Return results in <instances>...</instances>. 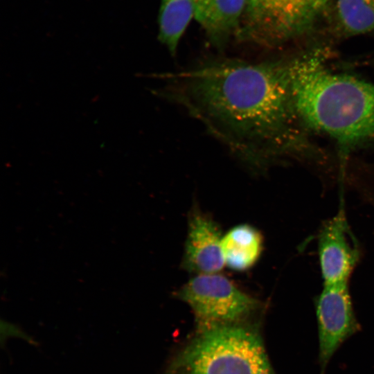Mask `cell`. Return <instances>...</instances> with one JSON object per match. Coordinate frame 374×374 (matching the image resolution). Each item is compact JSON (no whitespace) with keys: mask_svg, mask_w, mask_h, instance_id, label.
<instances>
[{"mask_svg":"<svg viewBox=\"0 0 374 374\" xmlns=\"http://www.w3.org/2000/svg\"><path fill=\"white\" fill-rule=\"evenodd\" d=\"M334 0H249L235 37L266 47L301 38L326 17Z\"/></svg>","mask_w":374,"mask_h":374,"instance_id":"obj_4","label":"cell"},{"mask_svg":"<svg viewBox=\"0 0 374 374\" xmlns=\"http://www.w3.org/2000/svg\"><path fill=\"white\" fill-rule=\"evenodd\" d=\"M326 46H314L286 60L299 122L331 136L344 155L374 139V84L331 72Z\"/></svg>","mask_w":374,"mask_h":374,"instance_id":"obj_2","label":"cell"},{"mask_svg":"<svg viewBox=\"0 0 374 374\" xmlns=\"http://www.w3.org/2000/svg\"><path fill=\"white\" fill-rule=\"evenodd\" d=\"M262 247L260 231L247 224L236 225L222 235L224 264L234 271H244L251 268L259 259Z\"/></svg>","mask_w":374,"mask_h":374,"instance_id":"obj_10","label":"cell"},{"mask_svg":"<svg viewBox=\"0 0 374 374\" xmlns=\"http://www.w3.org/2000/svg\"><path fill=\"white\" fill-rule=\"evenodd\" d=\"M163 374H275L261 335L248 321L197 331Z\"/></svg>","mask_w":374,"mask_h":374,"instance_id":"obj_3","label":"cell"},{"mask_svg":"<svg viewBox=\"0 0 374 374\" xmlns=\"http://www.w3.org/2000/svg\"><path fill=\"white\" fill-rule=\"evenodd\" d=\"M318 253L324 285H348L361 252L342 211L322 225Z\"/></svg>","mask_w":374,"mask_h":374,"instance_id":"obj_7","label":"cell"},{"mask_svg":"<svg viewBox=\"0 0 374 374\" xmlns=\"http://www.w3.org/2000/svg\"><path fill=\"white\" fill-rule=\"evenodd\" d=\"M247 4V0H194L193 17L210 43L221 50L235 36Z\"/></svg>","mask_w":374,"mask_h":374,"instance_id":"obj_9","label":"cell"},{"mask_svg":"<svg viewBox=\"0 0 374 374\" xmlns=\"http://www.w3.org/2000/svg\"><path fill=\"white\" fill-rule=\"evenodd\" d=\"M326 17L339 37L374 31V0H334Z\"/></svg>","mask_w":374,"mask_h":374,"instance_id":"obj_11","label":"cell"},{"mask_svg":"<svg viewBox=\"0 0 374 374\" xmlns=\"http://www.w3.org/2000/svg\"><path fill=\"white\" fill-rule=\"evenodd\" d=\"M194 15V0H161L158 38L171 55Z\"/></svg>","mask_w":374,"mask_h":374,"instance_id":"obj_12","label":"cell"},{"mask_svg":"<svg viewBox=\"0 0 374 374\" xmlns=\"http://www.w3.org/2000/svg\"><path fill=\"white\" fill-rule=\"evenodd\" d=\"M177 296L193 311L197 331L248 321L261 308L259 301L220 273L195 275Z\"/></svg>","mask_w":374,"mask_h":374,"instance_id":"obj_5","label":"cell"},{"mask_svg":"<svg viewBox=\"0 0 374 374\" xmlns=\"http://www.w3.org/2000/svg\"><path fill=\"white\" fill-rule=\"evenodd\" d=\"M182 267L190 273H219L225 266L220 229L216 222L199 208L190 214Z\"/></svg>","mask_w":374,"mask_h":374,"instance_id":"obj_8","label":"cell"},{"mask_svg":"<svg viewBox=\"0 0 374 374\" xmlns=\"http://www.w3.org/2000/svg\"><path fill=\"white\" fill-rule=\"evenodd\" d=\"M249 1V0H247V1Z\"/></svg>","mask_w":374,"mask_h":374,"instance_id":"obj_13","label":"cell"},{"mask_svg":"<svg viewBox=\"0 0 374 374\" xmlns=\"http://www.w3.org/2000/svg\"><path fill=\"white\" fill-rule=\"evenodd\" d=\"M159 96L182 107L249 168L305 153L286 60L211 58L161 75Z\"/></svg>","mask_w":374,"mask_h":374,"instance_id":"obj_1","label":"cell"},{"mask_svg":"<svg viewBox=\"0 0 374 374\" xmlns=\"http://www.w3.org/2000/svg\"><path fill=\"white\" fill-rule=\"evenodd\" d=\"M319 329V359L324 369L341 344L359 330L348 285H323L315 301Z\"/></svg>","mask_w":374,"mask_h":374,"instance_id":"obj_6","label":"cell"}]
</instances>
